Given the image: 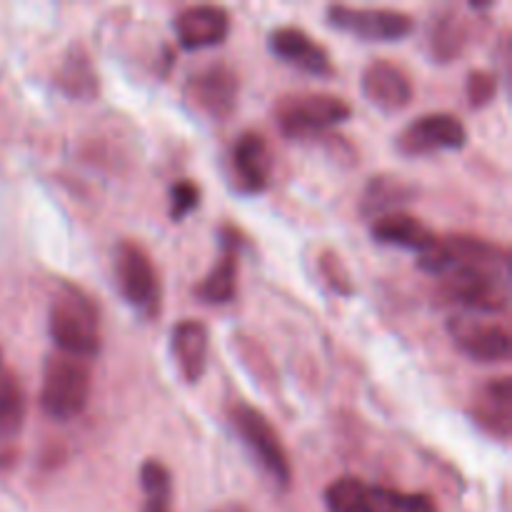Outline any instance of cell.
<instances>
[{"instance_id":"32","label":"cell","mask_w":512,"mask_h":512,"mask_svg":"<svg viewBox=\"0 0 512 512\" xmlns=\"http://www.w3.org/2000/svg\"><path fill=\"white\" fill-rule=\"evenodd\" d=\"M0 373H3V350H0Z\"/></svg>"},{"instance_id":"25","label":"cell","mask_w":512,"mask_h":512,"mask_svg":"<svg viewBox=\"0 0 512 512\" xmlns=\"http://www.w3.org/2000/svg\"><path fill=\"white\" fill-rule=\"evenodd\" d=\"M140 485L145 493V512H170L173 478L160 460H145L140 468Z\"/></svg>"},{"instance_id":"30","label":"cell","mask_w":512,"mask_h":512,"mask_svg":"<svg viewBox=\"0 0 512 512\" xmlns=\"http://www.w3.org/2000/svg\"><path fill=\"white\" fill-rule=\"evenodd\" d=\"M320 273H323V278L328 280L330 288H333L338 295H343V298H350V295L355 293V285H353V278H350L348 268H345L340 255L333 253V250H323V253H320Z\"/></svg>"},{"instance_id":"31","label":"cell","mask_w":512,"mask_h":512,"mask_svg":"<svg viewBox=\"0 0 512 512\" xmlns=\"http://www.w3.org/2000/svg\"><path fill=\"white\" fill-rule=\"evenodd\" d=\"M213 512H248V508L240 503H225V505H220V508H215Z\"/></svg>"},{"instance_id":"22","label":"cell","mask_w":512,"mask_h":512,"mask_svg":"<svg viewBox=\"0 0 512 512\" xmlns=\"http://www.w3.org/2000/svg\"><path fill=\"white\" fill-rule=\"evenodd\" d=\"M238 293V250L223 248V258L210 268V273L195 288L200 303L225 305Z\"/></svg>"},{"instance_id":"1","label":"cell","mask_w":512,"mask_h":512,"mask_svg":"<svg viewBox=\"0 0 512 512\" xmlns=\"http://www.w3.org/2000/svg\"><path fill=\"white\" fill-rule=\"evenodd\" d=\"M48 330L58 345V353L80 360H90L100 353L98 308L78 285H60L55 298L50 300Z\"/></svg>"},{"instance_id":"10","label":"cell","mask_w":512,"mask_h":512,"mask_svg":"<svg viewBox=\"0 0 512 512\" xmlns=\"http://www.w3.org/2000/svg\"><path fill=\"white\" fill-rule=\"evenodd\" d=\"M468 143V130L463 120L450 113H428L405 125L395 138V145L408 158H425V155L443 153V150H460Z\"/></svg>"},{"instance_id":"29","label":"cell","mask_w":512,"mask_h":512,"mask_svg":"<svg viewBox=\"0 0 512 512\" xmlns=\"http://www.w3.org/2000/svg\"><path fill=\"white\" fill-rule=\"evenodd\" d=\"M200 205V185L195 183V180H175L173 185H170V220H175V223H180L183 218H188L193 210H198Z\"/></svg>"},{"instance_id":"12","label":"cell","mask_w":512,"mask_h":512,"mask_svg":"<svg viewBox=\"0 0 512 512\" xmlns=\"http://www.w3.org/2000/svg\"><path fill=\"white\" fill-rule=\"evenodd\" d=\"M230 178L245 195L265 193L273 178V153L258 130H245L230 148Z\"/></svg>"},{"instance_id":"14","label":"cell","mask_w":512,"mask_h":512,"mask_svg":"<svg viewBox=\"0 0 512 512\" xmlns=\"http://www.w3.org/2000/svg\"><path fill=\"white\" fill-rule=\"evenodd\" d=\"M180 48L203 50L220 45L230 33V15L220 5H188L173 20Z\"/></svg>"},{"instance_id":"2","label":"cell","mask_w":512,"mask_h":512,"mask_svg":"<svg viewBox=\"0 0 512 512\" xmlns=\"http://www.w3.org/2000/svg\"><path fill=\"white\" fill-rule=\"evenodd\" d=\"M93 375L88 360L65 353H53L45 360L43 385H40V408L50 420L78 418L90 400Z\"/></svg>"},{"instance_id":"11","label":"cell","mask_w":512,"mask_h":512,"mask_svg":"<svg viewBox=\"0 0 512 512\" xmlns=\"http://www.w3.org/2000/svg\"><path fill=\"white\" fill-rule=\"evenodd\" d=\"M448 335L455 348L475 363H505L512 353L508 328L498 323H485L475 315H453L448 320Z\"/></svg>"},{"instance_id":"7","label":"cell","mask_w":512,"mask_h":512,"mask_svg":"<svg viewBox=\"0 0 512 512\" xmlns=\"http://www.w3.org/2000/svg\"><path fill=\"white\" fill-rule=\"evenodd\" d=\"M113 270L115 285H118L125 303H130L133 308L143 310L148 315L158 313L160 280L158 273H155L153 260L145 253L143 245H138L135 240H120L115 245Z\"/></svg>"},{"instance_id":"6","label":"cell","mask_w":512,"mask_h":512,"mask_svg":"<svg viewBox=\"0 0 512 512\" xmlns=\"http://www.w3.org/2000/svg\"><path fill=\"white\" fill-rule=\"evenodd\" d=\"M508 250L478 235L455 233L448 238H438L433 250L420 255L418 265L430 275H443L453 268H493L508 270Z\"/></svg>"},{"instance_id":"9","label":"cell","mask_w":512,"mask_h":512,"mask_svg":"<svg viewBox=\"0 0 512 512\" xmlns=\"http://www.w3.org/2000/svg\"><path fill=\"white\" fill-rule=\"evenodd\" d=\"M240 80L235 70L225 63H210L188 75L185 100L210 120H228L238 108Z\"/></svg>"},{"instance_id":"16","label":"cell","mask_w":512,"mask_h":512,"mask_svg":"<svg viewBox=\"0 0 512 512\" xmlns=\"http://www.w3.org/2000/svg\"><path fill=\"white\" fill-rule=\"evenodd\" d=\"M470 418L490 438L508 440L512 430V380L508 375L488 380L475 393L470 405Z\"/></svg>"},{"instance_id":"28","label":"cell","mask_w":512,"mask_h":512,"mask_svg":"<svg viewBox=\"0 0 512 512\" xmlns=\"http://www.w3.org/2000/svg\"><path fill=\"white\" fill-rule=\"evenodd\" d=\"M498 95V75L490 73V70L475 68L468 73V80H465V98H468V105L473 110L488 108L490 103Z\"/></svg>"},{"instance_id":"3","label":"cell","mask_w":512,"mask_h":512,"mask_svg":"<svg viewBox=\"0 0 512 512\" xmlns=\"http://www.w3.org/2000/svg\"><path fill=\"white\" fill-rule=\"evenodd\" d=\"M353 115L348 100L330 93L285 95L275 108V123L290 140H308L333 130Z\"/></svg>"},{"instance_id":"4","label":"cell","mask_w":512,"mask_h":512,"mask_svg":"<svg viewBox=\"0 0 512 512\" xmlns=\"http://www.w3.org/2000/svg\"><path fill=\"white\" fill-rule=\"evenodd\" d=\"M440 293L470 313H503L510 300L508 270L453 268L440 275Z\"/></svg>"},{"instance_id":"5","label":"cell","mask_w":512,"mask_h":512,"mask_svg":"<svg viewBox=\"0 0 512 512\" xmlns=\"http://www.w3.org/2000/svg\"><path fill=\"white\" fill-rule=\"evenodd\" d=\"M230 423H233L235 433L243 438V443L253 450L258 463L268 470L270 478L283 490L290 488L293 468H290L288 450H285L283 440H280L278 430L270 425V420L258 408L238 400V403L230 405Z\"/></svg>"},{"instance_id":"8","label":"cell","mask_w":512,"mask_h":512,"mask_svg":"<svg viewBox=\"0 0 512 512\" xmlns=\"http://www.w3.org/2000/svg\"><path fill=\"white\" fill-rule=\"evenodd\" d=\"M325 18L330 28H338L360 40H373V43H395V40L408 38L415 30L413 15L393 8L330 5Z\"/></svg>"},{"instance_id":"17","label":"cell","mask_w":512,"mask_h":512,"mask_svg":"<svg viewBox=\"0 0 512 512\" xmlns=\"http://www.w3.org/2000/svg\"><path fill=\"white\" fill-rule=\"evenodd\" d=\"M208 350V325L190 318L173 325V330H170V353H173L178 373L183 375L185 383H200V378H203L205 370H208Z\"/></svg>"},{"instance_id":"15","label":"cell","mask_w":512,"mask_h":512,"mask_svg":"<svg viewBox=\"0 0 512 512\" xmlns=\"http://www.w3.org/2000/svg\"><path fill=\"white\" fill-rule=\"evenodd\" d=\"M268 48L278 55L285 63L295 65L298 70L308 75H318V78H328L333 75V60H330L328 50L310 38L305 30L295 28V25H283L275 28L268 35Z\"/></svg>"},{"instance_id":"20","label":"cell","mask_w":512,"mask_h":512,"mask_svg":"<svg viewBox=\"0 0 512 512\" xmlns=\"http://www.w3.org/2000/svg\"><path fill=\"white\" fill-rule=\"evenodd\" d=\"M53 83L73 100H93L100 93V78L83 45H70L55 68Z\"/></svg>"},{"instance_id":"18","label":"cell","mask_w":512,"mask_h":512,"mask_svg":"<svg viewBox=\"0 0 512 512\" xmlns=\"http://www.w3.org/2000/svg\"><path fill=\"white\" fill-rule=\"evenodd\" d=\"M470 43V23L463 15V10L448 5L440 8L430 18L428 33H425V45L435 63H453L463 55V50Z\"/></svg>"},{"instance_id":"24","label":"cell","mask_w":512,"mask_h":512,"mask_svg":"<svg viewBox=\"0 0 512 512\" xmlns=\"http://www.w3.org/2000/svg\"><path fill=\"white\" fill-rule=\"evenodd\" d=\"M328 512H370V485L355 475H343L325 488Z\"/></svg>"},{"instance_id":"21","label":"cell","mask_w":512,"mask_h":512,"mask_svg":"<svg viewBox=\"0 0 512 512\" xmlns=\"http://www.w3.org/2000/svg\"><path fill=\"white\" fill-rule=\"evenodd\" d=\"M418 198V188L398 175H373L368 180L360 198V213L368 220H378L388 213H398L403 205L413 203Z\"/></svg>"},{"instance_id":"13","label":"cell","mask_w":512,"mask_h":512,"mask_svg":"<svg viewBox=\"0 0 512 512\" xmlns=\"http://www.w3.org/2000/svg\"><path fill=\"white\" fill-rule=\"evenodd\" d=\"M360 88L370 105L383 113H400L413 100V80L393 60L375 58L365 65L360 75Z\"/></svg>"},{"instance_id":"26","label":"cell","mask_w":512,"mask_h":512,"mask_svg":"<svg viewBox=\"0 0 512 512\" xmlns=\"http://www.w3.org/2000/svg\"><path fill=\"white\" fill-rule=\"evenodd\" d=\"M233 348H235V353H238L240 363L245 365V370H248V373L253 375V378L263 385V388H268V390L278 388V373H275L268 353H265L263 345H260L258 340L238 333L233 340Z\"/></svg>"},{"instance_id":"23","label":"cell","mask_w":512,"mask_h":512,"mask_svg":"<svg viewBox=\"0 0 512 512\" xmlns=\"http://www.w3.org/2000/svg\"><path fill=\"white\" fill-rule=\"evenodd\" d=\"M25 390L18 375L3 368L0 373V438H10L23 428L25 420Z\"/></svg>"},{"instance_id":"19","label":"cell","mask_w":512,"mask_h":512,"mask_svg":"<svg viewBox=\"0 0 512 512\" xmlns=\"http://www.w3.org/2000/svg\"><path fill=\"white\" fill-rule=\"evenodd\" d=\"M370 235L383 245H395V248L415 250L418 255H425L428 250L435 248L438 235L433 228L423 223L415 215L398 210V213H388L383 218L373 220L370 225Z\"/></svg>"},{"instance_id":"27","label":"cell","mask_w":512,"mask_h":512,"mask_svg":"<svg viewBox=\"0 0 512 512\" xmlns=\"http://www.w3.org/2000/svg\"><path fill=\"white\" fill-rule=\"evenodd\" d=\"M428 495H408L400 490L373 485L370 488V512H420Z\"/></svg>"}]
</instances>
